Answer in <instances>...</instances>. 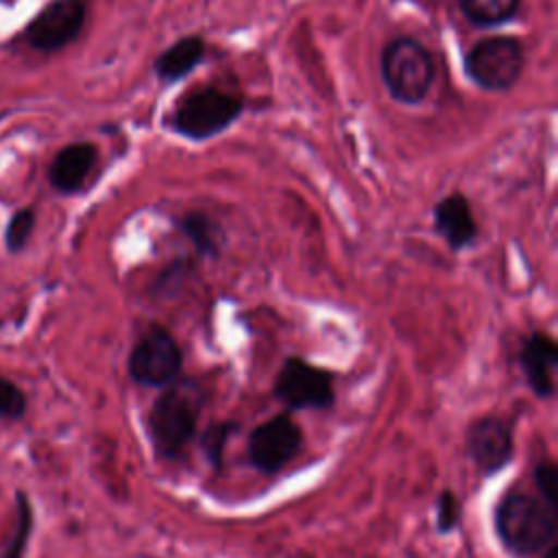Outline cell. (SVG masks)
Listing matches in <instances>:
<instances>
[{
    "label": "cell",
    "mask_w": 558,
    "mask_h": 558,
    "mask_svg": "<svg viewBox=\"0 0 558 558\" xmlns=\"http://www.w3.org/2000/svg\"><path fill=\"white\" fill-rule=\"evenodd\" d=\"M493 525L499 543L514 556H532L556 543L558 508L525 490H508L495 506Z\"/></svg>",
    "instance_id": "obj_1"
},
{
    "label": "cell",
    "mask_w": 558,
    "mask_h": 558,
    "mask_svg": "<svg viewBox=\"0 0 558 558\" xmlns=\"http://www.w3.org/2000/svg\"><path fill=\"white\" fill-rule=\"evenodd\" d=\"M203 399L205 395L196 381L177 377L172 384L163 386V392L157 395L146 418V432L155 456L163 460L181 456L196 434Z\"/></svg>",
    "instance_id": "obj_2"
},
{
    "label": "cell",
    "mask_w": 558,
    "mask_h": 558,
    "mask_svg": "<svg viewBox=\"0 0 558 558\" xmlns=\"http://www.w3.org/2000/svg\"><path fill=\"white\" fill-rule=\"evenodd\" d=\"M244 111V98L220 85H198L185 92L168 116V126L190 140L205 142L227 131Z\"/></svg>",
    "instance_id": "obj_3"
},
{
    "label": "cell",
    "mask_w": 558,
    "mask_h": 558,
    "mask_svg": "<svg viewBox=\"0 0 558 558\" xmlns=\"http://www.w3.org/2000/svg\"><path fill=\"white\" fill-rule=\"evenodd\" d=\"M379 74L388 96L399 105H418L432 92L436 65L429 48L412 35L390 39L379 54Z\"/></svg>",
    "instance_id": "obj_4"
},
{
    "label": "cell",
    "mask_w": 558,
    "mask_h": 558,
    "mask_svg": "<svg viewBox=\"0 0 558 558\" xmlns=\"http://www.w3.org/2000/svg\"><path fill=\"white\" fill-rule=\"evenodd\" d=\"M464 74L484 92L512 89L525 70V48L512 35L477 39L462 59Z\"/></svg>",
    "instance_id": "obj_5"
},
{
    "label": "cell",
    "mask_w": 558,
    "mask_h": 558,
    "mask_svg": "<svg viewBox=\"0 0 558 558\" xmlns=\"http://www.w3.org/2000/svg\"><path fill=\"white\" fill-rule=\"evenodd\" d=\"M126 366L135 384L146 388H163L179 377L183 351L166 327L153 323L135 340Z\"/></svg>",
    "instance_id": "obj_6"
},
{
    "label": "cell",
    "mask_w": 558,
    "mask_h": 558,
    "mask_svg": "<svg viewBox=\"0 0 558 558\" xmlns=\"http://www.w3.org/2000/svg\"><path fill=\"white\" fill-rule=\"evenodd\" d=\"M272 395L288 410H325L336 401L333 375L301 355H290L275 377Z\"/></svg>",
    "instance_id": "obj_7"
},
{
    "label": "cell",
    "mask_w": 558,
    "mask_h": 558,
    "mask_svg": "<svg viewBox=\"0 0 558 558\" xmlns=\"http://www.w3.org/2000/svg\"><path fill=\"white\" fill-rule=\"evenodd\" d=\"M303 447V429L290 414H275L248 434L246 456L253 469L272 475Z\"/></svg>",
    "instance_id": "obj_8"
},
{
    "label": "cell",
    "mask_w": 558,
    "mask_h": 558,
    "mask_svg": "<svg viewBox=\"0 0 558 558\" xmlns=\"http://www.w3.org/2000/svg\"><path fill=\"white\" fill-rule=\"evenodd\" d=\"M466 453L482 475H493L510 464L514 456V438L508 421L484 414L466 427Z\"/></svg>",
    "instance_id": "obj_9"
},
{
    "label": "cell",
    "mask_w": 558,
    "mask_h": 558,
    "mask_svg": "<svg viewBox=\"0 0 558 558\" xmlns=\"http://www.w3.org/2000/svg\"><path fill=\"white\" fill-rule=\"evenodd\" d=\"M85 0H52L26 28V39L41 52H54L76 39L85 24Z\"/></svg>",
    "instance_id": "obj_10"
},
{
    "label": "cell",
    "mask_w": 558,
    "mask_h": 558,
    "mask_svg": "<svg viewBox=\"0 0 558 558\" xmlns=\"http://www.w3.org/2000/svg\"><path fill=\"white\" fill-rule=\"evenodd\" d=\"M519 364L527 386L541 399H549L556 390L554 371L558 366V344L545 331H532L519 351Z\"/></svg>",
    "instance_id": "obj_11"
},
{
    "label": "cell",
    "mask_w": 558,
    "mask_h": 558,
    "mask_svg": "<svg viewBox=\"0 0 558 558\" xmlns=\"http://www.w3.org/2000/svg\"><path fill=\"white\" fill-rule=\"evenodd\" d=\"M434 231L451 251H462L475 242L477 222L464 194L451 192L434 205Z\"/></svg>",
    "instance_id": "obj_12"
},
{
    "label": "cell",
    "mask_w": 558,
    "mask_h": 558,
    "mask_svg": "<svg viewBox=\"0 0 558 558\" xmlns=\"http://www.w3.org/2000/svg\"><path fill=\"white\" fill-rule=\"evenodd\" d=\"M98 159V150L89 142H76L61 148L50 166V183L61 194H72L83 187L94 163Z\"/></svg>",
    "instance_id": "obj_13"
},
{
    "label": "cell",
    "mask_w": 558,
    "mask_h": 558,
    "mask_svg": "<svg viewBox=\"0 0 558 558\" xmlns=\"http://www.w3.org/2000/svg\"><path fill=\"white\" fill-rule=\"evenodd\" d=\"M205 52L207 44L201 35H183L153 61V72L166 85L179 83L201 65Z\"/></svg>",
    "instance_id": "obj_14"
},
{
    "label": "cell",
    "mask_w": 558,
    "mask_h": 558,
    "mask_svg": "<svg viewBox=\"0 0 558 558\" xmlns=\"http://www.w3.org/2000/svg\"><path fill=\"white\" fill-rule=\"evenodd\" d=\"M181 233L192 242L194 251L203 257H218L225 246L222 227L205 211H187L177 220Z\"/></svg>",
    "instance_id": "obj_15"
},
{
    "label": "cell",
    "mask_w": 558,
    "mask_h": 558,
    "mask_svg": "<svg viewBox=\"0 0 558 558\" xmlns=\"http://www.w3.org/2000/svg\"><path fill=\"white\" fill-rule=\"evenodd\" d=\"M458 7L466 22L477 28H490L510 22L521 9V0H458Z\"/></svg>",
    "instance_id": "obj_16"
},
{
    "label": "cell",
    "mask_w": 558,
    "mask_h": 558,
    "mask_svg": "<svg viewBox=\"0 0 558 558\" xmlns=\"http://www.w3.org/2000/svg\"><path fill=\"white\" fill-rule=\"evenodd\" d=\"M238 432V423L235 421H216L211 423L203 436H201V451L207 460V464L214 471L222 469L225 462V447L229 442V438Z\"/></svg>",
    "instance_id": "obj_17"
},
{
    "label": "cell",
    "mask_w": 558,
    "mask_h": 558,
    "mask_svg": "<svg viewBox=\"0 0 558 558\" xmlns=\"http://www.w3.org/2000/svg\"><path fill=\"white\" fill-rule=\"evenodd\" d=\"M15 508H17V523L15 530L4 547V551L0 554V558H24L28 538H31V530H33V506L26 493H17L15 497Z\"/></svg>",
    "instance_id": "obj_18"
},
{
    "label": "cell",
    "mask_w": 558,
    "mask_h": 558,
    "mask_svg": "<svg viewBox=\"0 0 558 558\" xmlns=\"http://www.w3.org/2000/svg\"><path fill=\"white\" fill-rule=\"evenodd\" d=\"M462 519V506L453 490L445 488L436 497V532L449 534L460 525Z\"/></svg>",
    "instance_id": "obj_19"
},
{
    "label": "cell",
    "mask_w": 558,
    "mask_h": 558,
    "mask_svg": "<svg viewBox=\"0 0 558 558\" xmlns=\"http://www.w3.org/2000/svg\"><path fill=\"white\" fill-rule=\"evenodd\" d=\"M35 227V214L33 209H20L11 216L9 225H7V231H4V244L11 253H20L28 238H31V231Z\"/></svg>",
    "instance_id": "obj_20"
},
{
    "label": "cell",
    "mask_w": 558,
    "mask_h": 558,
    "mask_svg": "<svg viewBox=\"0 0 558 558\" xmlns=\"http://www.w3.org/2000/svg\"><path fill=\"white\" fill-rule=\"evenodd\" d=\"M534 486L538 490V497H543L549 506L558 508V469L554 462L543 460L532 471Z\"/></svg>",
    "instance_id": "obj_21"
},
{
    "label": "cell",
    "mask_w": 558,
    "mask_h": 558,
    "mask_svg": "<svg viewBox=\"0 0 558 558\" xmlns=\"http://www.w3.org/2000/svg\"><path fill=\"white\" fill-rule=\"evenodd\" d=\"M26 412V397L20 386H15L11 379L0 377V418H22Z\"/></svg>",
    "instance_id": "obj_22"
},
{
    "label": "cell",
    "mask_w": 558,
    "mask_h": 558,
    "mask_svg": "<svg viewBox=\"0 0 558 558\" xmlns=\"http://www.w3.org/2000/svg\"><path fill=\"white\" fill-rule=\"evenodd\" d=\"M187 270H190L187 259H177V262H172L168 268L161 270L155 290H157V292H161V290H172V286H177L179 279H183V277L187 275Z\"/></svg>",
    "instance_id": "obj_23"
},
{
    "label": "cell",
    "mask_w": 558,
    "mask_h": 558,
    "mask_svg": "<svg viewBox=\"0 0 558 558\" xmlns=\"http://www.w3.org/2000/svg\"><path fill=\"white\" fill-rule=\"evenodd\" d=\"M541 558H558V545H556V543L547 545V547L543 549V556H541Z\"/></svg>",
    "instance_id": "obj_24"
}]
</instances>
